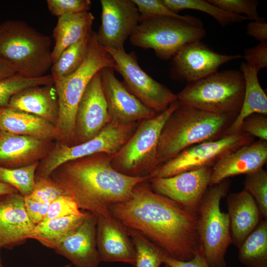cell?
I'll use <instances>...</instances> for the list:
<instances>
[{
	"label": "cell",
	"mask_w": 267,
	"mask_h": 267,
	"mask_svg": "<svg viewBox=\"0 0 267 267\" xmlns=\"http://www.w3.org/2000/svg\"><path fill=\"white\" fill-rule=\"evenodd\" d=\"M148 180L136 185L128 199L111 207V215L173 258L192 259L200 247L197 213L155 192Z\"/></svg>",
	"instance_id": "cell-1"
},
{
	"label": "cell",
	"mask_w": 267,
	"mask_h": 267,
	"mask_svg": "<svg viewBox=\"0 0 267 267\" xmlns=\"http://www.w3.org/2000/svg\"><path fill=\"white\" fill-rule=\"evenodd\" d=\"M112 156L99 153L67 162L49 177L80 210L109 216L110 208L131 196L138 183L149 176L131 177L116 171Z\"/></svg>",
	"instance_id": "cell-2"
},
{
	"label": "cell",
	"mask_w": 267,
	"mask_h": 267,
	"mask_svg": "<svg viewBox=\"0 0 267 267\" xmlns=\"http://www.w3.org/2000/svg\"><path fill=\"white\" fill-rule=\"evenodd\" d=\"M236 116L179 104L162 128L158 145L159 165L189 147L223 137Z\"/></svg>",
	"instance_id": "cell-3"
},
{
	"label": "cell",
	"mask_w": 267,
	"mask_h": 267,
	"mask_svg": "<svg viewBox=\"0 0 267 267\" xmlns=\"http://www.w3.org/2000/svg\"><path fill=\"white\" fill-rule=\"evenodd\" d=\"M51 38L26 22L8 20L0 24V57L17 74L36 78L46 75L53 64Z\"/></svg>",
	"instance_id": "cell-4"
},
{
	"label": "cell",
	"mask_w": 267,
	"mask_h": 267,
	"mask_svg": "<svg viewBox=\"0 0 267 267\" xmlns=\"http://www.w3.org/2000/svg\"><path fill=\"white\" fill-rule=\"evenodd\" d=\"M115 65L112 55L98 43L96 32L92 31L84 62L73 73L54 83L58 103L55 127L60 142L72 144L77 107L91 80L103 68H114Z\"/></svg>",
	"instance_id": "cell-5"
},
{
	"label": "cell",
	"mask_w": 267,
	"mask_h": 267,
	"mask_svg": "<svg viewBox=\"0 0 267 267\" xmlns=\"http://www.w3.org/2000/svg\"><path fill=\"white\" fill-rule=\"evenodd\" d=\"M244 91L242 72L228 69L187 83L177 96L181 105L217 114L237 115Z\"/></svg>",
	"instance_id": "cell-6"
},
{
	"label": "cell",
	"mask_w": 267,
	"mask_h": 267,
	"mask_svg": "<svg viewBox=\"0 0 267 267\" xmlns=\"http://www.w3.org/2000/svg\"><path fill=\"white\" fill-rule=\"evenodd\" d=\"M230 186L229 178L209 186L197 211L199 242L210 267H226L225 257L232 240L229 216L221 211L220 203Z\"/></svg>",
	"instance_id": "cell-7"
},
{
	"label": "cell",
	"mask_w": 267,
	"mask_h": 267,
	"mask_svg": "<svg viewBox=\"0 0 267 267\" xmlns=\"http://www.w3.org/2000/svg\"><path fill=\"white\" fill-rule=\"evenodd\" d=\"M179 105L177 100L155 117L140 121L129 140L112 156L114 169L129 176L149 177L159 166L158 145L162 128Z\"/></svg>",
	"instance_id": "cell-8"
},
{
	"label": "cell",
	"mask_w": 267,
	"mask_h": 267,
	"mask_svg": "<svg viewBox=\"0 0 267 267\" xmlns=\"http://www.w3.org/2000/svg\"><path fill=\"white\" fill-rule=\"evenodd\" d=\"M206 34L203 27L171 17H157L141 21L129 37L132 45L152 49L162 60L172 59L184 44L201 40Z\"/></svg>",
	"instance_id": "cell-9"
},
{
	"label": "cell",
	"mask_w": 267,
	"mask_h": 267,
	"mask_svg": "<svg viewBox=\"0 0 267 267\" xmlns=\"http://www.w3.org/2000/svg\"><path fill=\"white\" fill-rule=\"evenodd\" d=\"M139 122H110L99 134L88 141L71 145L57 143L39 162L35 179L49 178L56 168L72 160L99 153L113 156L131 137Z\"/></svg>",
	"instance_id": "cell-10"
},
{
	"label": "cell",
	"mask_w": 267,
	"mask_h": 267,
	"mask_svg": "<svg viewBox=\"0 0 267 267\" xmlns=\"http://www.w3.org/2000/svg\"><path fill=\"white\" fill-rule=\"evenodd\" d=\"M255 140L253 136L240 132L214 141L195 144L160 165L150 178H166L204 168H212L224 157Z\"/></svg>",
	"instance_id": "cell-11"
},
{
	"label": "cell",
	"mask_w": 267,
	"mask_h": 267,
	"mask_svg": "<svg viewBox=\"0 0 267 267\" xmlns=\"http://www.w3.org/2000/svg\"><path fill=\"white\" fill-rule=\"evenodd\" d=\"M107 50L114 60V70L123 77V83L128 90L145 106L159 114L178 100L177 94L140 68L134 52Z\"/></svg>",
	"instance_id": "cell-12"
},
{
	"label": "cell",
	"mask_w": 267,
	"mask_h": 267,
	"mask_svg": "<svg viewBox=\"0 0 267 267\" xmlns=\"http://www.w3.org/2000/svg\"><path fill=\"white\" fill-rule=\"evenodd\" d=\"M242 56L218 53L201 40L183 45L172 59L171 75L174 80L188 83L196 81L216 72L222 64Z\"/></svg>",
	"instance_id": "cell-13"
},
{
	"label": "cell",
	"mask_w": 267,
	"mask_h": 267,
	"mask_svg": "<svg viewBox=\"0 0 267 267\" xmlns=\"http://www.w3.org/2000/svg\"><path fill=\"white\" fill-rule=\"evenodd\" d=\"M101 23L96 36L107 50H124L138 25L140 15L133 0H101Z\"/></svg>",
	"instance_id": "cell-14"
},
{
	"label": "cell",
	"mask_w": 267,
	"mask_h": 267,
	"mask_svg": "<svg viewBox=\"0 0 267 267\" xmlns=\"http://www.w3.org/2000/svg\"><path fill=\"white\" fill-rule=\"evenodd\" d=\"M100 71L90 81L78 104L72 145L94 138L110 123Z\"/></svg>",
	"instance_id": "cell-15"
},
{
	"label": "cell",
	"mask_w": 267,
	"mask_h": 267,
	"mask_svg": "<svg viewBox=\"0 0 267 267\" xmlns=\"http://www.w3.org/2000/svg\"><path fill=\"white\" fill-rule=\"evenodd\" d=\"M211 174V168H204L169 177L150 178L148 181L155 192L197 213L209 186Z\"/></svg>",
	"instance_id": "cell-16"
},
{
	"label": "cell",
	"mask_w": 267,
	"mask_h": 267,
	"mask_svg": "<svg viewBox=\"0 0 267 267\" xmlns=\"http://www.w3.org/2000/svg\"><path fill=\"white\" fill-rule=\"evenodd\" d=\"M114 71L112 67L100 71L110 122L129 124L156 116L157 113L145 106L117 78Z\"/></svg>",
	"instance_id": "cell-17"
},
{
	"label": "cell",
	"mask_w": 267,
	"mask_h": 267,
	"mask_svg": "<svg viewBox=\"0 0 267 267\" xmlns=\"http://www.w3.org/2000/svg\"><path fill=\"white\" fill-rule=\"evenodd\" d=\"M96 243L101 262L135 267L136 251L127 228L112 215H97Z\"/></svg>",
	"instance_id": "cell-18"
},
{
	"label": "cell",
	"mask_w": 267,
	"mask_h": 267,
	"mask_svg": "<svg viewBox=\"0 0 267 267\" xmlns=\"http://www.w3.org/2000/svg\"><path fill=\"white\" fill-rule=\"evenodd\" d=\"M36 224L29 218L19 193L0 196V246L12 249L24 244Z\"/></svg>",
	"instance_id": "cell-19"
},
{
	"label": "cell",
	"mask_w": 267,
	"mask_h": 267,
	"mask_svg": "<svg viewBox=\"0 0 267 267\" xmlns=\"http://www.w3.org/2000/svg\"><path fill=\"white\" fill-rule=\"evenodd\" d=\"M97 215L89 212L80 226L55 249L75 267H98L101 262L96 243Z\"/></svg>",
	"instance_id": "cell-20"
},
{
	"label": "cell",
	"mask_w": 267,
	"mask_h": 267,
	"mask_svg": "<svg viewBox=\"0 0 267 267\" xmlns=\"http://www.w3.org/2000/svg\"><path fill=\"white\" fill-rule=\"evenodd\" d=\"M267 161V141L258 140L229 154L211 168L210 185L262 168Z\"/></svg>",
	"instance_id": "cell-21"
},
{
	"label": "cell",
	"mask_w": 267,
	"mask_h": 267,
	"mask_svg": "<svg viewBox=\"0 0 267 267\" xmlns=\"http://www.w3.org/2000/svg\"><path fill=\"white\" fill-rule=\"evenodd\" d=\"M47 140L0 130V167L16 168L30 165L46 154Z\"/></svg>",
	"instance_id": "cell-22"
},
{
	"label": "cell",
	"mask_w": 267,
	"mask_h": 267,
	"mask_svg": "<svg viewBox=\"0 0 267 267\" xmlns=\"http://www.w3.org/2000/svg\"><path fill=\"white\" fill-rule=\"evenodd\" d=\"M7 107L38 116L56 126L58 103L54 84L25 88L11 97Z\"/></svg>",
	"instance_id": "cell-23"
},
{
	"label": "cell",
	"mask_w": 267,
	"mask_h": 267,
	"mask_svg": "<svg viewBox=\"0 0 267 267\" xmlns=\"http://www.w3.org/2000/svg\"><path fill=\"white\" fill-rule=\"evenodd\" d=\"M226 201L232 243L238 248L262 218L254 198L244 189L229 194Z\"/></svg>",
	"instance_id": "cell-24"
},
{
	"label": "cell",
	"mask_w": 267,
	"mask_h": 267,
	"mask_svg": "<svg viewBox=\"0 0 267 267\" xmlns=\"http://www.w3.org/2000/svg\"><path fill=\"white\" fill-rule=\"evenodd\" d=\"M0 130L49 141L57 138L55 126L38 116L9 107H2Z\"/></svg>",
	"instance_id": "cell-25"
},
{
	"label": "cell",
	"mask_w": 267,
	"mask_h": 267,
	"mask_svg": "<svg viewBox=\"0 0 267 267\" xmlns=\"http://www.w3.org/2000/svg\"><path fill=\"white\" fill-rule=\"evenodd\" d=\"M240 71L245 82V91L241 109L235 120L227 130L225 135L240 132L243 121L254 113L267 115V96L262 89L258 77V72L244 62Z\"/></svg>",
	"instance_id": "cell-26"
},
{
	"label": "cell",
	"mask_w": 267,
	"mask_h": 267,
	"mask_svg": "<svg viewBox=\"0 0 267 267\" xmlns=\"http://www.w3.org/2000/svg\"><path fill=\"white\" fill-rule=\"evenodd\" d=\"M94 16L90 12L68 14L58 18L53 30L55 41L52 49L53 63L66 48L76 43L91 31Z\"/></svg>",
	"instance_id": "cell-27"
},
{
	"label": "cell",
	"mask_w": 267,
	"mask_h": 267,
	"mask_svg": "<svg viewBox=\"0 0 267 267\" xmlns=\"http://www.w3.org/2000/svg\"><path fill=\"white\" fill-rule=\"evenodd\" d=\"M89 212L82 210L77 215L55 218L36 225L28 239L37 240L43 246L55 249L74 233L82 224Z\"/></svg>",
	"instance_id": "cell-28"
},
{
	"label": "cell",
	"mask_w": 267,
	"mask_h": 267,
	"mask_svg": "<svg viewBox=\"0 0 267 267\" xmlns=\"http://www.w3.org/2000/svg\"><path fill=\"white\" fill-rule=\"evenodd\" d=\"M238 248V259L247 267H267V220L261 219Z\"/></svg>",
	"instance_id": "cell-29"
},
{
	"label": "cell",
	"mask_w": 267,
	"mask_h": 267,
	"mask_svg": "<svg viewBox=\"0 0 267 267\" xmlns=\"http://www.w3.org/2000/svg\"><path fill=\"white\" fill-rule=\"evenodd\" d=\"M92 31L62 51L50 69L54 83L70 75L84 62L89 49Z\"/></svg>",
	"instance_id": "cell-30"
},
{
	"label": "cell",
	"mask_w": 267,
	"mask_h": 267,
	"mask_svg": "<svg viewBox=\"0 0 267 267\" xmlns=\"http://www.w3.org/2000/svg\"><path fill=\"white\" fill-rule=\"evenodd\" d=\"M172 11L176 13L185 9L200 11L215 18L222 27L242 22L248 19L244 16L225 11L212 4L208 0H161Z\"/></svg>",
	"instance_id": "cell-31"
},
{
	"label": "cell",
	"mask_w": 267,
	"mask_h": 267,
	"mask_svg": "<svg viewBox=\"0 0 267 267\" xmlns=\"http://www.w3.org/2000/svg\"><path fill=\"white\" fill-rule=\"evenodd\" d=\"M39 161L16 168L0 167V181L15 188L24 197L30 195L35 185V175Z\"/></svg>",
	"instance_id": "cell-32"
},
{
	"label": "cell",
	"mask_w": 267,
	"mask_h": 267,
	"mask_svg": "<svg viewBox=\"0 0 267 267\" xmlns=\"http://www.w3.org/2000/svg\"><path fill=\"white\" fill-rule=\"evenodd\" d=\"M126 228L136 251L135 267H160L166 253L138 231Z\"/></svg>",
	"instance_id": "cell-33"
},
{
	"label": "cell",
	"mask_w": 267,
	"mask_h": 267,
	"mask_svg": "<svg viewBox=\"0 0 267 267\" xmlns=\"http://www.w3.org/2000/svg\"><path fill=\"white\" fill-rule=\"evenodd\" d=\"M54 83L51 75L36 78H26L16 74L0 81V107L8 106L11 97L17 92L29 87L50 85Z\"/></svg>",
	"instance_id": "cell-34"
},
{
	"label": "cell",
	"mask_w": 267,
	"mask_h": 267,
	"mask_svg": "<svg viewBox=\"0 0 267 267\" xmlns=\"http://www.w3.org/2000/svg\"><path fill=\"white\" fill-rule=\"evenodd\" d=\"M140 15L139 22L157 17H171L185 20L198 27H203L202 20L191 15H181L172 11L161 0H133Z\"/></svg>",
	"instance_id": "cell-35"
},
{
	"label": "cell",
	"mask_w": 267,
	"mask_h": 267,
	"mask_svg": "<svg viewBox=\"0 0 267 267\" xmlns=\"http://www.w3.org/2000/svg\"><path fill=\"white\" fill-rule=\"evenodd\" d=\"M244 189L255 200L261 217L267 220V173L262 168L246 175Z\"/></svg>",
	"instance_id": "cell-36"
},
{
	"label": "cell",
	"mask_w": 267,
	"mask_h": 267,
	"mask_svg": "<svg viewBox=\"0 0 267 267\" xmlns=\"http://www.w3.org/2000/svg\"><path fill=\"white\" fill-rule=\"evenodd\" d=\"M222 10L236 15L246 16L251 20L264 19L258 11L259 1L257 0H208Z\"/></svg>",
	"instance_id": "cell-37"
},
{
	"label": "cell",
	"mask_w": 267,
	"mask_h": 267,
	"mask_svg": "<svg viewBox=\"0 0 267 267\" xmlns=\"http://www.w3.org/2000/svg\"><path fill=\"white\" fill-rule=\"evenodd\" d=\"M48 9L56 17L89 12L91 2L90 0H47Z\"/></svg>",
	"instance_id": "cell-38"
},
{
	"label": "cell",
	"mask_w": 267,
	"mask_h": 267,
	"mask_svg": "<svg viewBox=\"0 0 267 267\" xmlns=\"http://www.w3.org/2000/svg\"><path fill=\"white\" fill-rule=\"evenodd\" d=\"M63 194L64 193L62 190L49 177L35 179L33 192L26 197L35 201L50 203Z\"/></svg>",
	"instance_id": "cell-39"
},
{
	"label": "cell",
	"mask_w": 267,
	"mask_h": 267,
	"mask_svg": "<svg viewBox=\"0 0 267 267\" xmlns=\"http://www.w3.org/2000/svg\"><path fill=\"white\" fill-rule=\"evenodd\" d=\"M82 211L75 201L64 194L50 203L44 222L55 218L77 215Z\"/></svg>",
	"instance_id": "cell-40"
},
{
	"label": "cell",
	"mask_w": 267,
	"mask_h": 267,
	"mask_svg": "<svg viewBox=\"0 0 267 267\" xmlns=\"http://www.w3.org/2000/svg\"><path fill=\"white\" fill-rule=\"evenodd\" d=\"M240 132L267 141V115L254 113L247 117L241 125Z\"/></svg>",
	"instance_id": "cell-41"
},
{
	"label": "cell",
	"mask_w": 267,
	"mask_h": 267,
	"mask_svg": "<svg viewBox=\"0 0 267 267\" xmlns=\"http://www.w3.org/2000/svg\"><path fill=\"white\" fill-rule=\"evenodd\" d=\"M242 57L247 65L259 71L267 67V41L261 42L256 46L244 50Z\"/></svg>",
	"instance_id": "cell-42"
},
{
	"label": "cell",
	"mask_w": 267,
	"mask_h": 267,
	"mask_svg": "<svg viewBox=\"0 0 267 267\" xmlns=\"http://www.w3.org/2000/svg\"><path fill=\"white\" fill-rule=\"evenodd\" d=\"M24 198L25 210L31 221L36 225L44 222L50 203L35 201L26 196Z\"/></svg>",
	"instance_id": "cell-43"
},
{
	"label": "cell",
	"mask_w": 267,
	"mask_h": 267,
	"mask_svg": "<svg viewBox=\"0 0 267 267\" xmlns=\"http://www.w3.org/2000/svg\"><path fill=\"white\" fill-rule=\"evenodd\" d=\"M163 264L169 267H210L206 260L201 245L194 257L189 261H180L166 253L163 257Z\"/></svg>",
	"instance_id": "cell-44"
},
{
	"label": "cell",
	"mask_w": 267,
	"mask_h": 267,
	"mask_svg": "<svg viewBox=\"0 0 267 267\" xmlns=\"http://www.w3.org/2000/svg\"><path fill=\"white\" fill-rule=\"evenodd\" d=\"M247 34L261 42L267 41V23L264 19L253 20L246 27Z\"/></svg>",
	"instance_id": "cell-45"
},
{
	"label": "cell",
	"mask_w": 267,
	"mask_h": 267,
	"mask_svg": "<svg viewBox=\"0 0 267 267\" xmlns=\"http://www.w3.org/2000/svg\"><path fill=\"white\" fill-rule=\"evenodd\" d=\"M17 74L14 68L7 61L0 57V81Z\"/></svg>",
	"instance_id": "cell-46"
},
{
	"label": "cell",
	"mask_w": 267,
	"mask_h": 267,
	"mask_svg": "<svg viewBox=\"0 0 267 267\" xmlns=\"http://www.w3.org/2000/svg\"><path fill=\"white\" fill-rule=\"evenodd\" d=\"M14 193L19 192L12 186L0 181V196Z\"/></svg>",
	"instance_id": "cell-47"
},
{
	"label": "cell",
	"mask_w": 267,
	"mask_h": 267,
	"mask_svg": "<svg viewBox=\"0 0 267 267\" xmlns=\"http://www.w3.org/2000/svg\"><path fill=\"white\" fill-rule=\"evenodd\" d=\"M1 247L0 246V267H3V265H2V261H1V256H0V249H1Z\"/></svg>",
	"instance_id": "cell-48"
},
{
	"label": "cell",
	"mask_w": 267,
	"mask_h": 267,
	"mask_svg": "<svg viewBox=\"0 0 267 267\" xmlns=\"http://www.w3.org/2000/svg\"><path fill=\"white\" fill-rule=\"evenodd\" d=\"M62 267H71V264L67 265Z\"/></svg>",
	"instance_id": "cell-49"
},
{
	"label": "cell",
	"mask_w": 267,
	"mask_h": 267,
	"mask_svg": "<svg viewBox=\"0 0 267 267\" xmlns=\"http://www.w3.org/2000/svg\"><path fill=\"white\" fill-rule=\"evenodd\" d=\"M2 108V107H0V116H1V113Z\"/></svg>",
	"instance_id": "cell-50"
},
{
	"label": "cell",
	"mask_w": 267,
	"mask_h": 267,
	"mask_svg": "<svg viewBox=\"0 0 267 267\" xmlns=\"http://www.w3.org/2000/svg\"><path fill=\"white\" fill-rule=\"evenodd\" d=\"M164 267H169L166 265H165V266Z\"/></svg>",
	"instance_id": "cell-51"
}]
</instances>
